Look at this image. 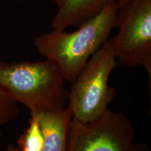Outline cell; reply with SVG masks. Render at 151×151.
I'll return each mask as SVG.
<instances>
[{
    "mask_svg": "<svg viewBox=\"0 0 151 151\" xmlns=\"http://www.w3.org/2000/svg\"><path fill=\"white\" fill-rule=\"evenodd\" d=\"M18 113V104L0 90V127L16 118Z\"/></svg>",
    "mask_w": 151,
    "mask_h": 151,
    "instance_id": "obj_9",
    "label": "cell"
},
{
    "mask_svg": "<svg viewBox=\"0 0 151 151\" xmlns=\"http://www.w3.org/2000/svg\"><path fill=\"white\" fill-rule=\"evenodd\" d=\"M116 3L83 22L75 31L52 29L35 37L34 45L46 60L54 62L65 81L72 83L90 58L109 39L116 28Z\"/></svg>",
    "mask_w": 151,
    "mask_h": 151,
    "instance_id": "obj_1",
    "label": "cell"
},
{
    "mask_svg": "<svg viewBox=\"0 0 151 151\" xmlns=\"http://www.w3.org/2000/svg\"><path fill=\"white\" fill-rule=\"evenodd\" d=\"M17 143L22 151H42L43 139L37 117L31 116L29 126L19 138Z\"/></svg>",
    "mask_w": 151,
    "mask_h": 151,
    "instance_id": "obj_8",
    "label": "cell"
},
{
    "mask_svg": "<svg viewBox=\"0 0 151 151\" xmlns=\"http://www.w3.org/2000/svg\"><path fill=\"white\" fill-rule=\"evenodd\" d=\"M116 35L107 40L117 65L141 66L151 79V0H130L118 9Z\"/></svg>",
    "mask_w": 151,
    "mask_h": 151,
    "instance_id": "obj_4",
    "label": "cell"
},
{
    "mask_svg": "<svg viewBox=\"0 0 151 151\" xmlns=\"http://www.w3.org/2000/svg\"><path fill=\"white\" fill-rule=\"evenodd\" d=\"M129 1H130V0H117L116 1L117 7H118V9H119L120 7H121L122 6L125 4L126 3H127Z\"/></svg>",
    "mask_w": 151,
    "mask_h": 151,
    "instance_id": "obj_10",
    "label": "cell"
},
{
    "mask_svg": "<svg viewBox=\"0 0 151 151\" xmlns=\"http://www.w3.org/2000/svg\"><path fill=\"white\" fill-rule=\"evenodd\" d=\"M114 55L107 41L92 55L72 83L68 91V104L72 118L89 122L107 110L116 97L109 77L117 67Z\"/></svg>",
    "mask_w": 151,
    "mask_h": 151,
    "instance_id": "obj_3",
    "label": "cell"
},
{
    "mask_svg": "<svg viewBox=\"0 0 151 151\" xmlns=\"http://www.w3.org/2000/svg\"><path fill=\"white\" fill-rule=\"evenodd\" d=\"M0 135H1V133H0Z\"/></svg>",
    "mask_w": 151,
    "mask_h": 151,
    "instance_id": "obj_13",
    "label": "cell"
},
{
    "mask_svg": "<svg viewBox=\"0 0 151 151\" xmlns=\"http://www.w3.org/2000/svg\"><path fill=\"white\" fill-rule=\"evenodd\" d=\"M52 1L56 4V5L58 6V9H59L66 2V1H67V0H52Z\"/></svg>",
    "mask_w": 151,
    "mask_h": 151,
    "instance_id": "obj_11",
    "label": "cell"
},
{
    "mask_svg": "<svg viewBox=\"0 0 151 151\" xmlns=\"http://www.w3.org/2000/svg\"><path fill=\"white\" fill-rule=\"evenodd\" d=\"M65 79L54 62L0 61V90L32 113L55 111L68 104Z\"/></svg>",
    "mask_w": 151,
    "mask_h": 151,
    "instance_id": "obj_2",
    "label": "cell"
},
{
    "mask_svg": "<svg viewBox=\"0 0 151 151\" xmlns=\"http://www.w3.org/2000/svg\"><path fill=\"white\" fill-rule=\"evenodd\" d=\"M117 0H67L58 9L52 19V29L65 30L77 27L86 20L99 14L106 6Z\"/></svg>",
    "mask_w": 151,
    "mask_h": 151,
    "instance_id": "obj_7",
    "label": "cell"
},
{
    "mask_svg": "<svg viewBox=\"0 0 151 151\" xmlns=\"http://www.w3.org/2000/svg\"><path fill=\"white\" fill-rule=\"evenodd\" d=\"M7 151H22L18 147H14V146H9Z\"/></svg>",
    "mask_w": 151,
    "mask_h": 151,
    "instance_id": "obj_12",
    "label": "cell"
},
{
    "mask_svg": "<svg viewBox=\"0 0 151 151\" xmlns=\"http://www.w3.org/2000/svg\"><path fill=\"white\" fill-rule=\"evenodd\" d=\"M136 134L124 113L107 109L89 122L72 118L66 151H150L144 143L135 142Z\"/></svg>",
    "mask_w": 151,
    "mask_h": 151,
    "instance_id": "obj_5",
    "label": "cell"
},
{
    "mask_svg": "<svg viewBox=\"0 0 151 151\" xmlns=\"http://www.w3.org/2000/svg\"><path fill=\"white\" fill-rule=\"evenodd\" d=\"M37 118L42 132V151H66L72 113L69 106L60 111L32 113Z\"/></svg>",
    "mask_w": 151,
    "mask_h": 151,
    "instance_id": "obj_6",
    "label": "cell"
}]
</instances>
